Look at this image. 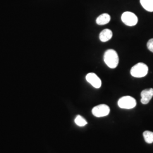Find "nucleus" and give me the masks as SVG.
Here are the masks:
<instances>
[{"label":"nucleus","instance_id":"9b49d317","mask_svg":"<svg viewBox=\"0 0 153 153\" xmlns=\"http://www.w3.org/2000/svg\"><path fill=\"white\" fill-rule=\"evenodd\" d=\"M143 136L145 142L148 143H152L153 142V131H146L143 133Z\"/></svg>","mask_w":153,"mask_h":153},{"label":"nucleus","instance_id":"39448f33","mask_svg":"<svg viewBox=\"0 0 153 153\" xmlns=\"http://www.w3.org/2000/svg\"><path fill=\"white\" fill-rule=\"evenodd\" d=\"M109 112L110 108L106 104H100L94 107L92 109L93 115L97 117L106 116L109 114Z\"/></svg>","mask_w":153,"mask_h":153},{"label":"nucleus","instance_id":"7ed1b4c3","mask_svg":"<svg viewBox=\"0 0 153 153\" xmlns=\"http://www.w3.org/2000/svg\"><path fill=\"white\" fill-rule=\"evenodd\" d=\"M117 104L121 108L131 109L136 107L137 102L134 98L130 96H125L120 98L118 100Z\"/></svg>","mask_w":153,"mask_h":153},{"label":"nucleus","instance_id":"ddd939ff","mask_svg":"<svg viewBox=\"0 0 153 153\" xmlns=\"http://www.w3.org/2000/svg\"><path fill=\"white\" fill-rule=\"evenodd\" d=\"M148 49L153 53V38L150 39L147 43Z\"/></svg>","mask_w":153,"mask_h":153},{"label":"nucleus","instance_id":"20e7f679","mask_svg":"<svg viewBox=\"0 0 153 153\" xmlns=\"http://www.w3.org/2000/svg\"><path fill=\"white\" fill-rule=\"evenodd\" d=\"M121 20L128 26H134L138 23V18L136 15L130 11L124 12L121 16Z\"/></svg>","mask_w":153,"mask_h":153},{"label":"nucleus","instance_id":"9d476101","mask_svg":"<svg viewBox=\"0 0 153 153\" xmlns=\"http://www.w3.org/2000/svg\"><path fill=\"white\" fill-rule=\"evenodd\" d=\"M142 7L148 11H153V0H140Z\"/></svg>","mask_w":153,"mask_h":153},{"label":"nucleus","instance_id":"1a4fd4ad","mask_svg":"<svg viewBox=\"0 0 153 153\" xmlns=\"http://www.w3.org/2000/svg\"><path fill=\"white\" fill-rule=\"evenodd\" d=\"M111 20V16L107 13H104L97 18L96 22L98 25H104L109 23Z\"/></svg>","mask_w":153,"mask_h":153},{"label":"nucleus","instance_id":"f257e3e1","mask_svg":"<svg viewBox=\"0 0 153 153\" xmlns=\"http://www.w3.org/2000/svg\"><path fill=\"white\" fill-rule=\"evenodd\" d=\"M104 61L109 68L115 69L119 62V56L114 49H108L104 53Z\"/></svg>","mask_w":153,"mask_h":153},{"label":"nucleus","instance_id":"6e6552de","mask_svg":"<svg viewBox=\"0 0 153 153\" xmlns=\"http://www.w3.org/2000/svg\"><path fill=\"white\" fill-rule=\"evenodd\" d=\"M112 32L109 29H104L99 34V39L102 42H106L112 37Z\"/></svg>","mask_w":153,"mask_h":153},{"label":"nucleus","instance_id":"423d86ee","mask_svg":"<svg viewBox=\"0 0 153 153\" xmlns=\"http://www.w3.org/2000/svg\"><path fill=\"white\" fill-rule=\"evenodd\" d=\"M86 81L90 83L94 88H99L102 86L101 79L96 74L94 73H90L88 74L86 76Z\"/></svg>","mask_w":153,"mask_h":153},{"label":"nucleus","instance_id":"0eeeda50","mask_svg":"<svg viewBox=\"0 0 153 153\" xmlns=\"http://www.w3.org/2000/svg\"><path fill=\"white\" fill-rule=\"evenodd\" d=\"M141 102L143 104H147L150 101L153 97V88L143 90L141 93Z\"/></svg>","mask_w":153,"mask_h":153},{"label":"nucleus","instance_id":"f8f14e48","mask_svg":"<svg viewBox=\"0 0 153 153\" xmlns=\"http://www.w3.org/2000/svg\"><path fill=\"white\" fill-rule=\"evenodd\" d=\"M74 122L76 124V125L79 126H84L86 124H88L87 121L82 116L80 115L76 116V117L74 120Z\"/></svg>","mask_w":153,"mask_h":153},{"label":"nucleus","instance_id":"f03ea898","mask_svg":"<svg viewBox=\"0 0 153 153\" xmlns=\"http://www.w3.org/2000/svg\"><path fill=\"white\" fill-rule=\"evenodd\" d=\"M148 67L145 64L139 62L133 66L131 69V74L136 78H142L148 74Z\"/></svg>","mask_w":153,"mask_h":153}]
</instances>
